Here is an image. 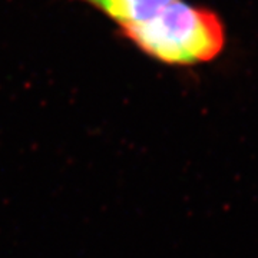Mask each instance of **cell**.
I'll return each instance as SVG.
<instances>
[{
	"label": "cell",
	"instance_id": "7a4b0ae2",
	"mask_svg": "<svg viewBox=\"0 0 258 258\" xmlns=\"http://www.w3.org/2000/svg\"><path fill=\"white\" fill-rule=\"evenodd\" d=\"M92 6L116 23L118 29L134 26L154 18L175 0H78Z\"/></svg>",
	"mask_w": 258,
	"mask_h": 258
},
{
	"label": "cell",
	"instance_id": "6da1fadb",
	"mask_svg": "<svg viewBox=\"0 0 258 258\" xmlns=\"http://www.w3.org/2000/svg\"><path fill=\"white\" fill-rule=\"evenodd\" d=\"M119 32L142 53L175 66L210 62L225 45V32L218 16L182 0L172 2L147 22Z\"/></svg>",
	"mask_w": 258,
	"mask_h": 258
}]
</instances>
